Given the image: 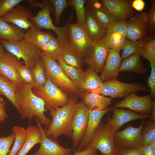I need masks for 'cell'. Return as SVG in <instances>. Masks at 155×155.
<instances>
[{"label": "cell", "mask_w": 155, "mask_h": 155, "mask_svg": "<svg viewBox=\"0 0 155 155\" xmlns=\"http://www.w3.org/2000/svg\"><path fill=\"white\" fill-rule=\"evenodd\" d=\"M31 71L34 80L33 88H39L43 86L46 83L47 78L42 58L37 61Z\"/></svg>", "instance_id": "cell-32"}, {"label": "cell", "mask_w": 155, "mask_h": 155, "mask_svg": "<svg viewBox=\"0 0 155 155\" xmlns=\"http://www.w3.org/2000/svg\"><path fill=\"white\" fill-rule=\"evenodd\" d=\"M25 32L16 25L9 24L0 17V39L18 41L24 38Z\"/></svg>", "instance_id": "cell-26"}, {"label": "cell", "mask_w": 155, "mask_h": 155, "mask_svg": "<svg viewBox=\"0 0 155 155\" xmlns=\"http://www.w3.org/2000/svg\"><path fill=\"white\" fill-rule=\"evenodd\" d=\"M110 49H123L127 40L121 34L112 32L107 33L102 39Z\"/></svg>", "instance_id": "cell-36"}, {"label": "cell", "mask_w": 155, "mask_h": 155, "mask_svg": "<svg viewBox=\"0 0 155 155\" xmlns=\"http://www.w3.org/2000/svg\"><path fill=\"white\" fill-rule=\"evenodd\" d=\"M131 6L133 9L141 12L144 9L145 3L143 0H134L132 2Z\"/></svg>", "instance_id": "cell-52"}, {"label": "cell", "mask_w": 155, "mask_h": 155, "mask_svg": "<svg viewBox=\"0 0 155 155\" xmlns=\"http://www.w3.org/2000/svg\"><path fill=\"white\" fill-rule=\"evenodd\" d=\"M68 6L73 7L76 13L77 22L78 25L84 26L85 21L86 11L84 7L85 0H67Z\"/></svg>", "instance_id": "cell-38"}, {"label": "cell", "mask_w": 155, "mask_h": 155, "mask_svg": "<svg viewBox=\"0 0 155 155\" xmlns=\"http://www.w3.org/2000/svg\"><path fill=\"white\" fill-rule=\"evenodd\" d=\"M61 47V57L63 62L67 65L82 69L83 61L82 58L76 55L66 45Z\"/></svg>", "instance_id": "cell-35"}, {"label": "cell", "mask_w": 155, "mask_h": 155, "mask_svg": "<svg viewBox=\"0 0 155 155\" xmlns=\"http://www.w3.org/2000/svg\"><path fill=\"white\" fill-rule=\"evenodd\" d=\"M120 51L110 49L100 77L103 81L117 79L118 77L122 60Z\"/></svg>", "instance_id": "cell-21"}, {"label": "cell", "mask_w": 155, "mask_h": 155, "mask_svg": "<svg viewBox=\"0 0 155 155\" xmlns=\"http://www.w3.org/2000/svg\"><path fill=\"white\" fill-rule=\"evenodd\" d=\"M110 49L103 39L92 41L84 61L98 73L102 70Z\"/></svg>", "instance_id": "cell-11"}, {"label": "cell", "mask_w": 155, "mask_h": 155, "mask_svg": "<svg viewBox=\"0 0 155 155\" xmlns=\"http://www.w3.org/2000/svg\"><path fill=\"white\" fill-rule=\"evenodd\" d=\"M143 44V38L135 41H131L127 40L123 49L121 56L122 59H124L134 55L141 56Z\"/></svg>", "instance_id": "cell-37"}, {"label": "cell", "mask_w": 155, "mask_h": 155, "mask_svg": "<svg viewBox=\"0 0 155 155\" xmlns=\"http://www.w3.org/2000/svg\"><path fill=\"white\" fill-rule=\"evenodd\" d=\"M114 155H142L139 149H123L116 148Z\"/></svg>", "instance_id": "cell-48"}, {"label": "cell", "mask_w": 155, "mask_h": 155, "mask_svg": "<svg viewBox=\"0 0 155 155\" xmlns=\"http://www.w3.org/2000/svg\"><path fill=\"white\" fill-rule=\"evenodd\" d=\"M151 115L150 116L149 121H155V102H154Z\"/></svg>", "instance_id": "cell-53"}, {"label": "cell", "mask_w": 155, "mask_h": 155, "mask_svg": "<svg viewBox=\"0 0 155 155\" xmlns=\"http://www.w3.org/2000/svg\"><path fill=\"white\" fill-rule=\"evenodd\" d=\"M142 123L137 127L128 125L123 130L115 133L114 141L116 148L123 149H139L143 146L142 138Z\"/></svg>", "instance_id": "cell-10"}, {"label": "cell", "mask_w": 155, "mask_h": 155, "mask_svg": "<svg viewBox=\"0 0 155 155\" xmlns=\"http://www.w3.org/2000/svg\"><path fill=\"white\" fill-rule=\"evenodd\" d=\"M85 9L86 16L84 26L86 32L92 41L102 39L107 34V28L99 23Z\"/></svg>", "instance_id": "cell-23"}, {"label": "cell", "mask_w": 155, "mask_h": 155, "mask_svg": "<svg viewBox=\"0 0 155 155\" xmlns=\"http://www.w3.org/2000/svg\"><path fill=\"white\" fill-rule=\"evenodd\" d=\"M142 138L144 146L149 145L155 139V121H149L145 125H144L142 129Z\"/></svg>", "instance_id": "cell-39"}, {"label": "cell", "mask_w": 155, "mask_h": 155, "mask_svg": "<svg viewBox=\"0 0 155 155\" xmlns=\"http://www.w3.org/2000/svg\"><path fill=\"white\" fill-rule=\"evenodd\" d=\"M57 61L65 74L76 84L79 88L80 82L84 72L82 69H78L66 64L63 62L61 56L58 59Z\"/></svg>", "instance_id": "cell-31"}, {"label": "cell", "mask_w": 155, "mask_h": 155, "mask_svg": "<svg viewBox=\"0 0 155 155\" xmlns=\"http://www.w3.org/2000/svg\"><path fill=\"white\" fill-rule=\"evenodd\" d=\"M32 12L24 5L16 6L1 17L7 23H11L26 31L34 26L29 20L33 16Z\"/></svg>", "instance_id": "cell-20"}, {"label": "cell", "mask_w": 155, "mask_h": 155, "mask_svg": "<svg viewBox=\"0 0 155 155\" xmlns=\"http://www.w3.org/2000/svg\"><path fill=\"white\" fill-rule=\"evenodd\" d=\"M53 4L55 11V22L57 25L59 23L61 15L66 8L68 6L66 0H50Z\"/></svg>", "instance_id": "cell-42"}, {"label": "cell", "mask_w": 155, "mask_h": 155, "mask_svg": "<svg viewBox=\"0 0 155 155\" xmlns=\"http://www.w3.org/2000/svg\"><path fill=\"white\" fill-rule=\"evenodd\" d=\"M26 129V140L17 155H26L34 145L40 144L41 141V131L37 126L30 124Z\"/></svg>", "instance_id": "cell-25"}, {"label": "cell", "mask_w": 155, "mask_h": 155, "mask_svg": "<svg viewBox=\"0 0 155 155\" xmlns=\"http://www.w3.org/2000/svg\"><path fill=\"white\" fill-rule=\"evenodd\" d=\"M97 150L91 148L89 146L86 149L81 151H75L71 155H98Z\"/></svg>", "instance_id": "cell-49"}, {"label": "cell", "mask_w": 155, "mask_h": 155, "mask_svg": "<svg viewBox=\"0 0 155 155\" xmlns=\"http://www.w3.org/2000/svg\"><path fill=\"white\" fill-rule=\"evenodd\" d=\"M127 38L131 41L143 39L149 32L148 13L142 12L131 17L127 21Z\"/></svg>", "instance_id": "cell-14"}, {"label": "cell", "mask_w": 155, "mask_h": 155, "mask_svg": "<svg viewBox=\"0 0 155 155\" xmlns=\"http://www.w3.org/2000/svg\"><path fill=\"white\" fill-rule=\"evenodd\" d=\"M81 103V101L78 102L76 97L72 96L69 98L68 102L63 106L50 109L49 115L52 118L51 122L49 127L44 130L46 135L55 140L63 135L71 138L72 118Z\"/></svg>", "instance_id": "cell-2"}, {"label": "cell", "mask_w": 155, "mask_h": 155, "mask_svg": "<svg viewBox=\"0 0 155 155\" xmlns=\"http://www.w3.org/2000/svg\"><path fill=\"white\" fill-rule=\"evenodd\" d=\"M0 42L7 51L19 59H22L25 65L31 69L34 68L37 61L42 58L40 48L24 38L15 41L0 39Z\"/></svg>", "instance_id": "cell-4"}, {"label": "cell", "mask_w": 155, "mask_h": 155, "mask_svg": "<svg viewBox=\"0 0 155 155\" xmlns=\"http://www.w3.org/2000/svg\"><path fill=\"white\" fill-rule=\"evenodd\" d=\"M28 2L30 4L28 8L29 9L35 7L41 8L36 15L30 19V22L40 29H50L54 31L57 36L61 46L65 45L67 28L72 17L70 16L67 24L64 26H56L53 24L50 16V13L54 11V9L50 0H43L40 3L33 0H29Z\"/></svg>", "instance_id": "cell-3"}, {"label": "cell", "mask_w": 155, "mask_h": 155, "mask_svg": "<svg viewBox=\"0 0 155 155\" xmlns=\"http://www.w3.org/2000/svg\"><path fill=\"white\" fill-rule=\"evenodd\" d=\"M14 140L15 135L13 132L8 136L0 137V155H8Z\"/></svg>", "instance_id": "cell-43"}, {"label": "cell", "mask_w": 155, "mask_h": 155, "mask_svg": "<svg viewBox=\"0 0 155 155\" xmlns=\"http://www.w3.org/2000/svg\"><path fill=\"white\" fill-rule=\"evenodd\" d=\"M142 91L150 92V90L142 84L125 83L115 79L103 82L98 88L94 91V93L113 98L125 97L131 93Z\"/></svg>", "instance_id": "cell-7"}, {"label": "cell", "mask_w": 155, "mask_h": 155, "mask_svg": "<svg viewBox=\"0 0 155 155\" xmlns=\"http://www.w3.org/2000/svg\"><path fill=\"white\" fill-rule=\"evenodd\" d=\"M139 149L142 155H155V148L150 145H143Z\"/></svg>", "instance_id": "cell-50"}, {"label": "cell", "mask_w": 155, "mask_h": 155, "mask_svg": "<svg viewBox=\"0 0 155 155\" xmlns=\"http://www.w3.org/2000/svg\"><path fill=\"white\" fill-rule=\"evenodd\" d=\"M15 135L14 142L13 147L8 155H17L21 149L26 137V129L18 126H15L12 129Z\"/></svg>", "instance_id": "cell-34"}, {"label": "cell", "mask_w": 155, "mask_h": 155, "mask_svg": "<svg viewBox=\"0 0 155 155\" xmlns=\"http://www.w3.org/2000/svg\"><path fill=\"white\" fill-rule=\"evenodd\" d=\"M24 0H0V17L11 10Z\"/></svg>", "instance_id": "cell-44"}, {"label": "cell", "mask_w": 155, "mask_h": 155, "mask_svg": "<svg viewBox=\"0 0 155 155\" xmlns=\"http://www.w3.org/2000/svg\"><path fill=\"white\" fill-rule=\"evenodd\" d=\"M89 110L81 101L75 112L72 120L71 139L73 149L75 151L83 138L87 128Z\"/></svg>", "instance_id": "cell-12"}, {"label": "cell", "mask_w": 155, "mask_h": 155, "mask_svg": "<svg viewBox=\"0 0 155 155\" xmlns=\"http://www.w3.org/2000/svg\"><path fill=\"white\" fill-rule=\"evenodd\" d=\"M87 9L92 16L99 23L107 28L114 21L102 3L98 0H86Z\"/></svg>", "instance_id": "cell-22"}, {"label": "cell", "mask_w": 155, "mask_h": 155, "mask_svg": "<svg viewBox=\"0 0 155 155\" xmlns=\"http://www.w3.org/2000/svg\"><path fill=\"white\" fill-rule=\"evenodd\" d=\"M53 36V34L41 31L34 26L26 31L24 38L41 49Z\"/></svg>", "instance_id": "cell-28"}, {"label": "cell", "mask_w": 155, "mask_h": 155, "mask_svg": "<svg viewBox=\"0 0 155 155\" xmlns=\"http://www.w3.org/2000/svg\"><path fill=\"white\" fill-rule=\"evenodd\" d=\"M107 11L114 21L125 20L133 16L132 1L128 0H101Z\"/></svg>", "instance_id": "cell-15"}, {"label": "cell", "mask_w": 155, "mask_h": 155, "mask_svg": "<svg viewBox=\"0 0 155 155\" xmlns=\"http://www.w3.org/2000/svg\"><path fill=\"white\" fill-rule=\"evenodd\" d=\"M46 76L61 90L73 94H78L80 90L76 84L65 74L56 61L42 55Z\"/></svg>", "instance_id": "cell-6"}, {"label": "cell", "mask_w": 155, "mask_h": 155, "mask_svg": "<svg viewBox=\"0 0 155 155\" xmlns=\"http://www.w3.org/2000/svg\"><path fill=\"white\" fill-rule=\"evenodd\" d=\"M150 145L155 148V139L153 140L150 144Z\"/></svg>", "instance_id": "cell-55"}, {"label": "cell", "mask_w": 155, "mask_h": 155, "mask_svg": "<svg viewBox=\"0 0 155 155\" xmlns=\"http://www.w3.org/2000/svg\"><path fill=\"white\" fill-rule=\"evenodd\" d=\"M82 101L89 111L102 110L112 104L113 98L92 93L80 94Z\"/></svg>", "instance_id": "cell-24"}, {"label": "cell", "mask_w": 155, "mask_h": 155, "mask_svg": "<svg viewBox=\"0 0 155 155\" xmlns=\"http://www.w3.org/2000/svg\"><path fill=\"white\" fill-rule=\"evenodd\" d=\"M151 68L150 75L147 80V87L150 88V94L152 99H154L155 97V61H149Z\"/></svg>", "instance_id": "cell-45"}, {"label": "cell", "mask_w": 155, "mask_h": 155, "mask_svg": "<svg viewBox=\"0 0 155 155\" xmlns=\"http://www.w3.org/2000/svg\"><path fill=\"white\" fill-rule=\"evenodd\" d=\"M151 7L148 13L149 35H152L155 30V1L151 0Z\"/></svg>", "instance_id": "cell-46"}, {"label": "cell", "mask_w": 155, "mask_h": 155, "mask_svg": "<svg viewBox=\"0 0 155 155\" xmlns=\"http://www.w3.org/2000/svg\"><path fill=\"white\" fill-rule=\"evenodd\" d=\"M5 49L0 42V57L3 55L5 52Z\"/></svg>", "instance_id": "cell-54"}, {"label": "cell", "mask_w": 155, "mask_h": 155, "mask_svg": "<svg viewBox=\"0 0 155 155\" xmlns=\"http://www.w3.org/2000/svg\"><path fill=\"white\" fill-rule=\"evenodd\" d=\"M114 134L107 123H100L89 146L99 150L102 155H114L116 149Z\"/></svg>", "instance_id": "cell-9"}, {"label": "cell", "mask_w": 155, "mask_h": 155, "mask_svg": "<svg viewBox=\"0 0 155 155\" xmlns=\"http://www.w3.org/2000/svg\"><path fill=\"white\" fill-rule=\"evenodd\" d=\"M32 88V86L23 83L17 86L16 96L21 111V119L27 118L31 122L33 117L35 116L41 125L48 128L51 120L44 114L46 111L45 102L33 92Z\"/></svg>", "instance_id": "cell-1"}, {"label": "cell", "mask_w": 155, "mask_h": 155, "mask_svg": "<svg viewBox=\"0 0 155 155\" xmlns=\"http://www.w3.org/2000/svg\"><path fill=\"white\" fill-rule=\"evenodd\" d=\"M45 84L39 88H33V92L37 96L43 99L46 102L47 110L61 107L67 104L69 100L67 94L54 84L47 78Z\"/></svg>", "instance_id": "cell-8"}, {"label": "cell", "mask_w": 155, "mask_h": 155, "mask_svg": "<svg viewBox=\"0 0 155 155\" xmlns=\"http://www.w3.org/2000/svg\"><path fill=\"white\" fill-rule=\"evenodd\" d=\"M112 111V106L102 110L89 111L87 128L84 136L78 146L76 150L81 151L88 147L93 135L103 116Z\"/></svg>", "instance_id": "cell-19"}, {"label": "cell", "mask_w": 155, "mask_h": 155, "mask_svg": "<svg viewBox=\"0 0 155 155\" xmlns=\"http://www.w3.org/2000/svg\"><path fill=\"white\" fill-rule=\"evenodd\" d=\"M17 73L22 82L33 86L34 80L31 69L27 66L22 65L18 69Z\"/></svg>", "instance_id": "cell-41"}, {"label": "cell", "mask_w": 155, "mask_h": 155, "mask_svg": "<svg viewBox=\"0 0 155 155\" xmlns=\"http://www.w3.org/2000/svg\"><path fill=\"white\" fill-rule=\"evenodd\" d=\"M141 56L149 61H155V48L143 46Z\"/></svg>", "instance_id": "cell-47"}, {"label": "cell", "mask_w": 155, "mask_h": 155, "mask_svg": "<svg viewBox=\"0 0 155 155\" xmlns=\"http://www.w3.org/2000/svg\"><path fill=\"white\" fill-rule=\"evenodd\" d=\"M41 50L42 55L56 61L61 56L62 47L57 38L53 36Z\"/></svg>", "instance_id": "cell-33"}, {"label": "cell", "mask_w": 155, "mask_h": 155, "mask_svg": "<svg viewBox=\"0 0 155 155\" xmlns=\"http://www.w3.org/2000/svg\"><path fill=\"white\" fill-rule=\"evenodd\" d=\"M7 118L5 108V102L3 101V97L0 96V121L3 123Z\"/></svg>", "instance_id": "cell-51"}, {"label": "cell", "mask_w": 155, "mask_h": 155, "mask_svg": "<svg viewBox=\"0 0 155 155\" xmlns=\"http://www.w3.org/2000/svg\"><path fill=\"white\" fill-rule=\"evenodd\" d=\"M21 61L11 53L5 51L0 57V75L7 78L17 85L22 83L19 77L17 71L23 65Z\"/></svg>", "instance_id": "cell-17"}, {"label": "cell", "mask_w": 155, "mask_h": 155, "mask_svg": "<svg viewBox=\"0 0 155 155\" xmlns=\"http://www.w3.org/2000/svg\"><path fill=\"white\" fill-rule=\"evenodd\" d=\"M35 118L37 126L41 131L42 138L39 148L31 155H71L74 150L63 147L57 140L47 137L39 120L36 117Z\"/></svg>", "instance_id": "cell-16"}, {"label": "cell", "mask_w": 155, "mask_h": 155, "mask_svg": "<svg viewBox=\"0 0 155 155\" xmlns=\"http://www.w3.org/2000/svg\"><path fill=\"white\" fill-rule=\"evenodd\" d=\"M103 82L95 71L89 67L84 71L79 89L81 91L88 90L91 92L98 88Z\"/></svg>", "instance_id": "cell-27"}, {"label": "cell", "mask_w": 155, "mask_h": 155, "mask_svg": "<svg viewBox=\"0 0 155 155\" xmlns=\"http://www.w3.org/2000/svg\"><path fill=\"white\" fill-rule=\"evenodd\" d=\"M92 41L84 26L76 23L69 24L66 32L65 45L76 55L84 57Z\"/></svg>", "instance_id": "cell-5"}, {"label": "cell", "mask_w": 155, "mask_h": 155, "mask_svg": "<svg viewBox=\"0 0 155 155\" xmlns=\"http://www.w3.org/2000/svg\"><path fill=\"white\" fill-rule=\"evenodd\" d=\"M141 56L134 55L123 59L121 63L120 71H129L144 74L147 71L140 59Z\"/></svg>", "instance_id": "cell-30"}, {"label": "cell", "mask_w": 155, "mask_h": 155, "mask_svg": "<svg viewBox=\"0 0 155 155\" xmlns=\"http://www.w3.org/2000/svg\"><path fill=\"white\" fill-rule=\"evenodd\" d=\"M127 22L125 20L114 21L107 28V33L116 32L127 38Z\"/></svg>", "instance_id": "cell-40"}, {"label": "cell", "mask_w": 155, "mask_h": 155, "mask_svg": "<svg viewBox=\"0 0 155 155\" xmlns=\"http://www.w3.org/2000/svg\"><path fill=\"white\" fill-rule=\"evenodd\" d=\"M17 85L9 79L0 75V96L5 97L21 114L20 108L17 102L16 92Z\"/></svg>", "instance_id": "cell-29"}, {"label": "cell", "mask_w": 155, "mask_h": 155, "mask_svg": "<svg viewBox=\"0 0 155 155\" xmlns=\"http://www.w3.org/2000/svg\"><path fill=\"white\" fill-rule=\"evenodd\" d=\"M113 115L112 118L108 116L107 123L112 131L115 133L124 124L129 121L137 119H146L150 118L148 114H139L131 110H126L112 107Z\"/></svg>", "instance_id": "cell-18"}, {"label": "cell", "mask_w": 155, "mask_h": 155, "mask_svg": "<svg viewBox=\"0 0 155 155\" xmlns=\"http://www.w3.org/2000/svg\"><path fill=\"white\" fill-rule=\"evenodd\" d=\"M150 95L144 96L137 95L136 92L131 93L121 101L116 103L114 107L129 108L140 114L152 113L155 100L153 101Z\"/></svg>", "instance_id": "cell-13"}]
</instances>
